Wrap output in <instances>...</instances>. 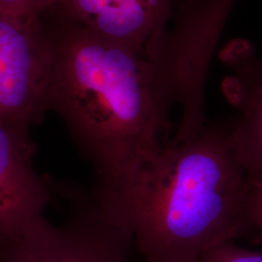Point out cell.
I'll list each match as a JSON object with an SVG mask.
<instances>
[{
  "instance_id": "obj_1",
  "label": "cell",
  "mask_w": 262,
  "mask_h": 262,
  "mask_svg": "<svg viewBox=\"0 0 262 262\" xmlns=\"http://www.w3.org/2000/svg\"><path fill=\"white\" fill-rule=\"evenodd\" d=\"M39 18L53 51L49 111L92 163L96 185L116 183L168 141L175 102L163 39L136 49L97 36L51 7Z\"/></svg>"
},
{
  "instance_id": "obj_2",
  "label": "cell",
  "mask_w": 262,
  "mask_h": 262,
  "mask_svg": "<svg viewBox=\"0 0 262 262\" xmlns=\"http://www.w3.org/2000/svg\"><path fill=\"white\" fill-rule=\"evenodd\" d=\"M232 120L206 124L184 142L169 139L155 157L93 198L130 235L146 262H195L211 248L245 238L251 181L232 143Z\"/></svg>"
},
{
  "instance_id": "obj_3",
  "label": "cell",
  "mask_w": 262,
  "mask_h": 262,
  "mask_svg": "<svg viewBox=\"0 0 262 262\" xmlns=\"http://www.w3.org/2000/svg\"><path fill=\"white\" fill-rule=\"evenodd\" d=\"M72 206L62 225L44 216L0 244V262H130V235L102 214L92 195Z\"/></svg>"
},
{
  "instance_id": "obj_4",
  "label": "cell",
  "mask_w": 262,
  "mask_h": 262,
  "mask_svg": "<svg viewBox=\"0 0 262 262\" xmlns=\"http://www.w3.org/2000/svg\"><path fill=\"white\" fill-rule=\"evenodd\" d=\"M53 69L39 16L0 14V121L31 126L44 119Z\"/></svg>"
},
{
  "instance_id": "obj_5",
  "label": "cell",
  "mask_w": 262,
  "mask_h": 262,
  "mask_svg": "<svg viewBox=\"0 0 262 262\" xmlns=\"http://www.w3.org/2000/svg\"><path fill=\"white\" fill-rule=\"evenodd\" d=\"M29 129L0 121V244L43 219L53 197L51 182L33 166L36 145Z\"/></svg>"
},
{
  "instance_id": "obj_6",
  "label": "cell",
  "mask_w": 262,
  "mask_h": 262,
  "mask_svg": "<svg viewBox=\"0 0 262 262\" xmlns=\"http://www.w3.org/2000/svg\"><path fill=\"white\" fill-rule=\"evenodd\" d=\"M188 0H51L48 7L97 36L147 49Z\"/></svg>"
},
{
  "instance_id": "obj_7",
  "label": "cell",
  "mask_w": 262,
  "mask_h": 262,
  "mask_svg": "<svg viewBox=\"0 0 262 262\" xmlns=\"http://www.w3.org/2000/svg\"><path fill=\"white\" fill-rule=\"evenodd\" d=\"M220 59L230 74L223 81V94L238 111L232 119V143L252 183L262 181V57L245 39L228 41Z\"/></svg>"
},
{
  "instance_id": "obj_8",
  "label": "cell",
  "mask_w": 262,
  "mask_h": 262,
  "mask_svg": "<svg viewBox=\"0 0 262 262\" xmlns=\"http://www.w3.org/2000/svg\"><path fill=\"white\" fill-rule=\"evenodd\" d=\"M195 262H262V251H250L229 241L204 252Z\"/></svg>"
},
{
  "instance_id": "obj_9",
  "label": "cell",
  "mask_w": 262,
  "mask_h": 262,
  "mask_svg": "<svg viewBox=\"0 0 262 262\" xmlns=\"http://www.w3.org/2000/svg\"><path fill=\"white\" fill-rule=\"evenodd\" d=\"M51 0H0V14L18 17L39 16Z\"/></svg>"
},
{
  "instance_id": "obj_10",
  "label": "cell",
  "mask_w": 262,
  "mask_h": 262,
  "mask_svg": "<svg viewBox=\"0 0 262 262\" xmlns=\"http://www.w3.org/2000/svg\"><path fill=\"white\" fill-rule=\"evenodd\" d=\"M252 183V182H251ZM248 215L255 244L262 242V181L252 183L248 200Z\"/></svg>"
}]
</instances>
